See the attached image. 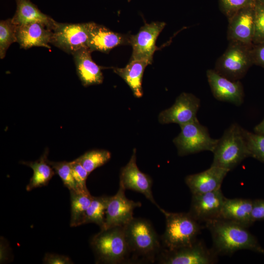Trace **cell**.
<instances>
[{
  "mask_svg": "<svg viewBox=\"0 0 264 264\" xmlns=\"http://www.w3.org/2000/svg\"><path fill=\"white\" fill-rule=\"evenodd\" d=\"M211 235L213 250L218 255H231L241 250L264 253V249L247 227L234 222L217 218L205 222Z\"/></svg>",
  "mask_w": 264,
  "mask_h": 264,
  "instance_id": "cell-1",
  "label": "cell"
},
{
  "mask_svg": "<svg viewBox=\"0 0 264 264\" xmlns=\"http://www.w3.org/2000/svg\"><path fill=\"white\" fill-rule=\"evenodd\" d=\"M123 229L130 253L135 258L141 257L150 262L157 258L162 248L156 231L148 220L133 217Z\"/></svg>",
  "mask_w": 264,
  "mask_h": 264,
  "instance_id": "cell-2",
  "label": "cell"
},
{
  "mask_svg": "<svg viewBox=\"0 0 264 264\" xmlns=\"http://www.w3.org/2000/svg\"><path fill=\"white\" fill-rule=\"evenodd\" d=\"M212 166L230 171L245 158L250 156L243 129L239 124H231L218 139L213 152Z\"/></svg>",
  "mask_w": 264,
  "mask_h": 264,
  "instance_id": "cell-3",
  "label": "cell"
},
{
  "mask_svg": "<svg viewBox=\"0 0 264 264\" xmlns=\"http://www.w3.org/2000/svg\"><path fill=\"white\" fill-rule=\"evenodd\" d=\"M165 217V230L161 240L165 248L174 249L196 242L202 228L199 222L188 213L169 212L160 208Z\"/></svg>",
  "mask_w": 264,
  "mask_h": 264,
  "instance_id": "cell-4",
  "label": "cell"
},
{
  "mask_svg": "<svg viewBox=\"0 0 264 264\" xmlns=\"http://www.w3.org/2000/svg\"><path fill=\"white\" fill-rule=\"evenodd\" d=\"M90 245L99 263H124L130 254L123 226L101 230L92 237Z\"/></svg>",
  "mask_w": 264,
  "mask_h": 264,
  "instance_id": "cell-5",
  "label": "cell"
},
{
  "mask_svg": "<svg viewBox=\"0 0 264 264\" xmlns=\"http://www.w3.org/2000/svg\"><path fill=\"white\" fill-rule=\"evenodd\" d=\"M229 42L226 50L217 60L214 70L229 79L239 80L253 65L251 56L252 45Z\"/></svg>",
  "mask_w": 264,
  "mask_h": 264,
  "instance_id": "cell-6",
  "label": "cell"
},
{
  "mask_svg": "<svg viewBox=\"0 0 264 264\" xmlns=\"http://www.w3.org/2000/svg\"><path fill=\"white\" fill-rule=\"evenodd\" d=\"M179 126L180 132L173 140L179 156L214 151L218 139L212 138L207 128L201 125L197 118Z\"/></svg>",
  "mask_w": 264,
  "mask_h": 264,
  "instance_id": "cell-7",
  "label": "cell"
},
{
  "mask_svg": "<svg viewBox=\"0 0 264 264\" xmlns=\"http://www.w3.org/2000/svg\"><path fill=\"white\" fill-rule=\"evenodd\" d=\"M218 256L198 240L190 245L172 250L162 248L157 259L163 264H212L217 262Z\"/></svg>",
  "mask_w": 264,
  "mask_h": 264,
  "instance_id": "cell-8",
  "label": "cell"
},
{
  "mask_svg": "<svg viewBox=\"0 0 264 264\" xmlns=\"http://www.w3.org/2000/svg\"><path fill=\"white\" fill-rule=\"evenodd\" d=\"M89 22L81 23L56 22L52 29L50 44L68 54L88 47Z\"/></svg>",
  "mask_w": 264,
  "mask_h": 264,
  "instance_id": "cell-9",
  "label": "cell"
},
{
  "mask_svg": "<svg viewBox=\"0 0 264 264\" xmlns=\"http://www.w3.org/2000/svg\"><path fill=\"white\" fill-rule=\"evenodd\" d=\"M165 25L164 22H160L146 23L137 34L131 35L130 45L132 52L130 60H145L152 64L154 54L157 49L156 39Z\"/></svg>",
  "mask_w": 264,
  "mask_h": 264,
  "instance_id": "cell-10",
  "label": "cell"
},
{
  "mask_svg": "<svg viewBox=\"0 0 264 264\" xmlns=\"http://www.w3.org/2000/svg\"><path fill=\"white\" fill-rule=\"evenodd\" d=\"M125 189L119 185L115 195L110 196L106 211L103 228L106 229L115 226H123L133 218L134 209L141 206V203L128 199Z\"/></svg>",
  "mask_w": 264,
  "mask_h": 264,
  "instance_id": "cell-11",
  "label": "cell"
},
{
  "mask_svg": "<svg viewBox=\"0 0 264 264\" xmlns=\"http://www.w3.org/2000/svg\"><path fill=\"white\" fill-rule=\"evenodd\" d=\"M199 99L190 93L182 92L170 108L161 111L158 121L162 124L176 123L179 126L195 120L200 107Z\"/></svg>",
  "mask_w": 264,
  "mask_h": 264,
  "instance_id": "cell-12",
  "label": "cell"
},
{
  "mask_svg": "<svg viewBox=\"0 0 264 264\" xmlns=\"http://www.w3.org/2000/svg\"><path fill=\"white\" fill-rule=\"evenodd\" d=\"M119 177V185L125 190H131L143 194L158 209L161 208L155 201L152 194V178L141 172L137 166L135 149L133 150L129 162L121 168Z\"/></svg>",
  "mask_w": 264,
  "mask_h": 264,
  "instance_id": "cell-13",
  "label": "cell"
},
{
  "mask_svg": "<svg viewBox=\"0 0 264 264\" xmlns=\"http://www.w3.org/2000/svg\"><path fill=\"white\" fill-rule=\"evenodd\" d=\"M225 198L221 189L192 195L189 213L198 222L220 218Z\"/></svg>",
  "mask_w": 264,
  "mask_h": 264,
  "instance_id": "cell-14",
  "label": "cell"
},
{
  "mask_svg": "<svg viewBox=\"0 0 264 264\" xmlns=\"http://www.w3.org/2000/svg\"><path fill=\"white\" fill-rule=\"evenodd\" d=\"M206 76L214 97L218 100L241 105L244 99L242 84L239 80L233 81L219 74L214 69H208Z\"/></svg>",
  "mask_w": 264,
  "mask_h": 264,
  "instance_id": "cell-15",
  "label": "cell"
},
{
  "mask_svg": "<svg viewBox=\"0 0 264 264\" xmlns=\"http://www.w3.org/2000/svg\"><path fill=\"white\" fill-rule=\"evenodd\" d=\"M254 6L242 8L228 18L227 37L229 42L252 45L254 36Z\"/></svg>",
  "mask_w": 264,
  "mask_h": 264,
  "instance_id": "cell-16",
  "label": "cell"
},
{
  "mask_svg": "<svg viewBox=\"0 0 264 264\" xmlns=\"http://www.w3.org/2000/svg\"><path fill=\"white\" fill-rule=\"evenodd\" d=\"M130 34L116 33L103 25L89 22L88 47L91 52L108 53L115 47L130 45Z\"/></svg>",
  "mask_w": 264,
  "mask_h": 264,
  "instance_id": "cell-17",
  "label": "cell"
},
{
  "mask_svg": "<svg viewBox=\"0 0 264 264\" xmlns=\"http://www.w3.org/2000/svg\"><path fill=\"white\" fill-rule=\"evenodd\" d=\"M229 171L211 165L201 172L186 176L185 182L192 195H198L221 189L223 180Z\"/></svg>",
  "mask_w": 264,
  "mask_h": 264,
  "instance_id": "cell-18",
  "label": "cell"
},
{
  "mask_svg": "<svg viewBox=\"0 0 264 264\" xmlns=\"http://www.w3.org/2000/svg\"><path fill=\"white\" fill-rule=\"evenodd\" d=\"M52 30L40 22L29 23L17 26V42L21 48L27 49L33 46L50 49Z\"/></svg>",
  "mask_w": 264,
  "mask_h": 264,
  "instance_id": "cell-19",
  "label": "cell"
},
{
  "mask_svg": "<svg viewBox=\"0 0 264 264\" xmlns=\"http://www.w3.org/2000/svg\"><path fill=\"white\" fill-rule=\"evenodd\" d=\"M91 52L88 47H84L72 54L77 75L85 87L101 84L104 79L101 67L93 62Z\"/></svg>",
  "mask_w": 264,
  "mask_h": 264,
  "instance_id": "cell-20",
  "label": "cell"
},
{
  "mask_svg": "<svg viewBox=\"0 0 264 264\" xmlns=\"http://www.w3.org/2000/svg\"><path fill=\"white\" fill-rule=\"evenodd\" d=\"M253 204V200L250 199L225 198L220 218L247 228L254 223L251 218Z\"/></svg>",
  "mask_w": 264,
  "mask_h": 264,
  "instance_id": "cell-21",
  "label": "cell"
},
{
  "mask_svg": "<svg viewBox=\"0 0 264 264\" xmlns=\"http://www.w3.org/2000/svg\"><path fill=\"white\" fill-rule=\"evenodd\" d=\"M17 8L11 19L17 26L33 22L44 23L53 29L56 21L42 12L30 0H16Z\"/></svg>",
  "mask_w": 264,
  "mask_h": 264,
  "instance_id": "cell-22",
  "label": "cell"
},
{
  "mask_svg": "<svg viewBox=\"0 0 264 264\" xmlns=\"http://www.w3.org/2000/svg\"><path fill=\"white\" fill-rule=\"evenodd\" d=\"M149 65H151L150 63L145 60H130L124 67H113V70L127 84L134 96L140 98L143 94L142 81L144 71Z\"/></svg>",
  "mask_w": 264,
  "mask_h": 264,
  "instance_id": "cell-23",
  "label": "cell"
},
{
  "mask_svg": "<svg viewBox=\"0 0 264 264\" xmlns=\"http://www.w3.org/2000/svg\"><path fill=\"white\" fill-rule=\"evenodd\" d=\"M46 150L41 157L35 161H22L21 163L30 167L33 171L32 176L26 187L27 191L47 185L55 174V172L49 164Z\"/></svg>",
  "mask_w": 264,
  "mask_h": 264,
  "instance_id": "cell-24",
  "label": "cell"
},
{
  "mask_svg": "<svg viewBox=\"0 0 264 264\" xmlns=\"http://www.w3.org/2000/svg\"><path fill=\"white\" fill-rule=\"evenodd\" d=\"M71 203L70 226L76 227L84 224L87 211L93 196L88 190L69 191Z\"/></svg>",
  "mask_w": 264,
  "mask_h": 264,
  "instance_id": "cell-25",
  "label": "cell"
},
{
  "mask_svg": "<svg viewBox=\"0 0 264 264\" xmlns=\"http://www.w3.org/2000/svg\"><path fill=\"white\" fill-rule=\"evenodd\" d=\"M110 196H102L92 197L87 211L84 224L93 223L102 229L104 225L106 211Z\"/></svg>",
  "mask_w": 264,
  "mask_h": 264,
  "instance_id": "cell-26",
  "label": "cell"
},
{
  "mask_svg": "<svg viewBox=\"0 0 264 264\" xmlns=\"http://www.w3.org/2000/svg\"><path fill=\"white\" fill-rule=\"evenodd\" d=\"M111 158L110 153L105 150H93L87 152L76 159L89 174L106 164Z\"/></svg>",
  "mask_w": 264,
  "mask_h": 264,
  "instance_id": "cell-27",
  "label": "cell"
},
{
  "mask_svg": "<svg viewBox=\"0 0 264 264\" xmlns=\"http://www.w3.org/2000/svg\"><path fill=\"white\" fill-rule=\"evenodd\" d=\"M17 25L11 19L0 21V58L3 59L10 45L17 42Z\"/></svg>",
  "mask_w": 264,
  "mask_h": 264,
  "instance_id": "cell-28",
  "label": "cell"
},
{
  "mask_svg": "<svg viewBox=\"0 0 264 264\" xmlns=\"http://www.w3.org/2000/svg\"><path fill=\"white\" fill-rule=\"evenodd\" d=\"M48 162L55 173L61 178L64 186L67 188L69 191L83 190L79 188L74 178L70 162H55L48 160Z\"/></svg>",
  "mask_w": 264,
  "mask_h": 264,
  "instance_id": "cell-29",
  "label": "cell"
},
{
  "mask_svg": "<svg viewBox=\"0 0 264 264\" xmlns=\"http://www.w3.org/2000/svg\"><path fill=\"white\" fill-rule=\"evenodd\" d=\"M243 133L250 156L264 162V135L244 129Z\"/></svg>",
  "mask_w": 264,
  "mask_h": 264,
  "instance_id": "cell-30",
  "label": "cell"
},
{
  "mask_svg": "<svg viewBox=\"0 0 264 264\" xmlns=\"http://www.w3.org/2000/svg\"><path fill=\"white\" fill-rule=\"evenodd\" d=\"M253 44L264 42V3L255 2Z\"/></svg>",
  "mask_w": 264,
  "mask_h": 264,
  "instance_id": "cell-31",
  "label": "cell"
},
{
  "mask_svg": "<svg viewBox=\"0 0 264 264\" xmlns=\"http://www.w3.org/2000/svg\"><path fill=\"white\" fill-rule=\"evenodd\" d=\"M255 0H219L220 7L227 19L239 10L254 6Z\"/></svg>",
  "mask_w": 264,
  "mask_h": 264,
  "instance_id": "cell-32",
  "label": "cell"
},
{
  "mask_svg": "<svg viewBox=\"0 0 264 264\" xmlns=\"http://www.w3.org/2000/svg\"><path fill=\"white\" fill-rule=\"evenodd\" d=\"M74 178L80 189L88 190L86 180L89 175L76 159L70 162Z\"/></svg>",
  "mask_w": 264,
  "mask_h": 264,
  "instance_id": "cell-33",
  "label": "cell"
},
{
  "mask_svg": "<svg viewBox=\"0 0 264 264\" xmlns=\"http://www.w3.org/2000/svg\"><path fill=\"white\" fill-rule=\"evenodd\" d=\"M251 56L253 65L264 67V42L252 45Z\"/></svg>",
  "mask_w": 264,
  "mask_h": 264,
  "instance_id": "cell-34",
  "label": "cell"
},
{
  "mask_svg": "<svg viewBox=\"0 0 264 264\" xmlns=\"http://www.w3.org/2000/svg\"><path fill=\"white\" fill-rule=\"evenodd\" d=\"M45 264H71L73 262L66 256L54 253H46L43 259Z\"/></svg>",
  "mask_w": 264,
  "mask_h": 264,
  "instance_id": "cell-35",
  "label": "cell"
},
{
  "mask_svg": "<svg viewBox=\"0 0 264 264\" xmlns=\"http://www.w3.org/2000/svg\"><path fill=\"white\" fill-rule=\"evenodd\" d=\"M251 218L253 222L257 220H264V199L253 200Z\"/></svg>",
  "mask_w": 264,
  "mask_h": 264,
  "instance_id": "cell-36",
  "label": "cell"
},
{
  "mask_svg": "<svg viewBox=\"0 0 264 264\" xmlns=\"http://www.w3.org/2000/svg\"><path fill=\"white\" fill-rule=\"evenodd\" d=\"M255 132L264 135V119L254 128Z\"/></svg>",
  "mask_w": 264,
  "mask_h": 264,
  "instance_id": "cell-37",
  "label": "cell"
},
{
  "mask_svg": "<svg viewBox=\"0 0 264 264\" xmlns=\"http://www.w3.org/2000/svg\"><path fill=\"white\" fill-rule=\"evenodd\" d=\"M255 2H260L264 3V0H255Z\"/></svg>",
  "mask_w": 264,
  "mask_h": 264,
  "instance_id": "cell-38",
  "label": "cell"
}]
</instances>
